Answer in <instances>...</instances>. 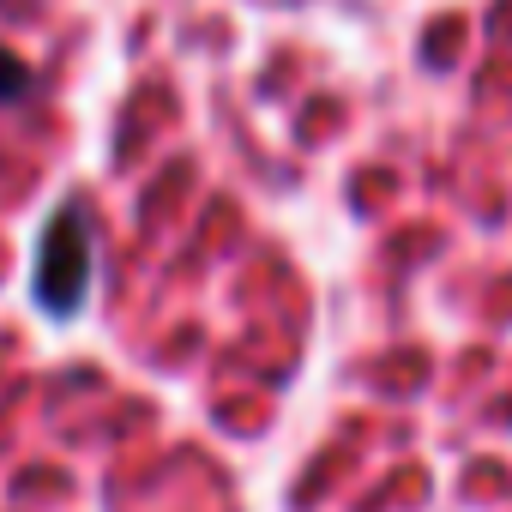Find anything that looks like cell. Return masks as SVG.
<instances>
[{
    "mask_svg": "<svg viewBox=\"0 0 512 512\" xmlns=\"http://www.w3.org/2000/svg\"><path fill=\"white\" fill-rule=\"evenodd\" d=\"M31 97V67L13 55V49H0V109H13Z\"/></svg>",
    "mask_w": 512,
    "mask_h": 512,
    "instance_id": "obj_2",
    "label": "cell"
},
{
    "mask_svg": "<svg viewBox=\"0 0 512 512\" xmlns=\"http://www.w3.org/2000/svg\"><path fill=\"white\" fill-rule=\"evenodd\" d=\"M85 296H91V217L79 199H67L37 241V302L43 314L67 320L85 308Z\"/></svg>",
    "mask_w": 512,
    "mask_h": 512,
    "instance_id": "obj_1",
    "label": "cell"
}]
</instances>
